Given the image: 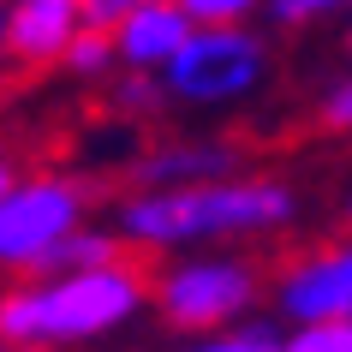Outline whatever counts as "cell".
<instances>
[{"label": "cell", "mask_w": 352, "mask_h": 352, "mask_svg": "<svg viewBox=\"0 0 352 352\" xmlns=\"http://www.w3.org/2000/svg\"><path fill=\"white\" fill-rule=\"evenodd\" d=\"M78 0H6V60L12 66H54L78 36Z\"/></svg>", "instance_id": "obj_9"}, {"label": "cell", "mask_w": 352, "mask_h": 352, "mask_svg": "<svg viewBox=\"0 0 352 352\" xmlns=\"http://www.w3.org/2000/svg\"><path fill=\"white\" fill-rule=\"evenodd\" d=\"M0 352H36V346H0Z\"/></svg>", "instance_id": "obj_21"}, {"label": "cell", "mask_w": 352, "mask_h": 352, "mask_svg": "<svg viewBox=\"0 0 352 352\" xmlns=\"http://www.w3.org/2000/svg\"><path fill=\"white\" fill-rule=\"evenodd\" d=\"M179 352H280V329L269 316H251V322L221 329V334H209V340H186Z\"/></svg>", "instance_id": "obj_13"}, {"label": "cell", "mask_w": 352, "mask_h": 352, "mask_svg": "<svg viewBox=\"0 0 352 352\" xmlns=\"http://www.w3.org/2000/svg\"><path fill=\"white\" fill-rule=\"evenodd\" d=\"M126 251H120V239H113V227L102 221H84L72 233V239L54 251V263L42 269V275H72V269H108V263H120Z\"/></svg>", "instance_id": "obj_10"}, {"label": "cell", "mask_w": 352, "mask_h": 352, "mask_svg": "<svg viewBox=\"0 0 352 352\" xmlns=\"http://www.w3.org/2000/svg\"><path fill=\"white\" fill-rule=\"evenodd\" d=\"M269 72H275V54H269V36L257 24H245V30H191L179 42V54L155 72V90H162L167 108L233 113L263 96Z\"/></svg>", "instance_id": "obj_5"}, {"label": "cell", "mask_w": 352, "mask_h": 352, "mask_svg": "<svg viewBox=\"0 0 352 352\" xmlns=\"http://www.w3.org/2000/svg\"><path fill=\"white\" fill-rule=\"evenodd\" d=\"M138 6H144V0H78V24H84V30H102V36H108L113 24L126 19V12H138Z\"/></svg>", "instance_id": "obj_18"}, {"label": "cell", "mask_w": 352, "mask_h": 352, "mask_svg": "<svg viewBox=\"0 0 352 352\" xmlns=\"http://www.w3.org/2000/svg\"><path fill=\"white\" fill-rule=\"evenodd\" d=\"M352 0H263V12H269V24H280V30H311V24L322 19H340Z\"/></svg>", "instance_id": "obj_15"}, {"label": "cell", "mask_w": 352, "mask_h": 352, "mask_svg": "<svg viewBox=\"0 0 352 352\" xmlns=\"http://www.w3.org/2000/svg\"><path fill=\"white\" fill-rule=\"evenodd\" d=\"M19 173H24V167H19V155H12V149L0 144V197H6V191L19 186Z\"/></svg>", "instance_id": "obj_19"}, {"label": "cell", "mask_w": 352, "mask_h": 352, "mask_svg": "<svg viewBox=\"0 0 352 352\" xmlns=\"http://www.w3.org/2000/svg\"><path fill=\"white\" fill-rule=\"evenodd\" d=\"M269 322L275 329H316V322H352V251L346 239H316L298 245L275 275L263 280Z\"/></svg>", "instance_id": "obj_6"}, {"label": "cell", "mask_w": 352, "mask_h": 352, "mask_svg": "<svg viewBox=\"0 0 352 352\" xmlns=\"http://www.w3.org/2000/svg\"><path fill=\"white\" fill-rule=\"evenodd\" d=\"M12 60H6V0H0V72H6Z\"/></svg>", "instance_id": "obj_20"}, {"label": "cell", "mask_w": 352, "mask_h": 352, "mask_svg": "<svg viewBox=\"0 0 352 352\" xmlns=\"http://www.w3.org/2000/svg\"><path fill=\"white\" fill-rule=\"evenodd\" d=\"M239 167H245V149L233 138H215V131L162 138L126 162V191H179V186H204V179H227Z\"/></svg>", "instance_id": "obj_7"}, {"label": "cell", "mask_w": 352, "mask_h": 352, "mask_svg": "<svg viewBox=\"0 0 352 352\" xmlns=\"http://www.w3.org/2000/svg\"><path fill=\"white\" fill-rule=\"evenodd\" d=\"M191 36L186 12L173 0H144L138 12L108 30V48H113V72H131V78H155L167 60L179 54V42Z\"/></svg>", "instance_id": "obj_8"}, {"label": "cell", "mask_w": 352, "mask_h": 352, "mask_svg": "<svg viewBox=\"0 0 352 352\" xmlns=\"http://www.w3.org/2000/svg\"><path fill=\"white\" fill-rule=\"evenodd\" d=\"M316 126H322V131H334V138H340V131L352 126V84H346V78H334L329 90L316 96Z\"/></svg>", "instance_id": "obj_17"}, {"label": "cell", "mask_w": 352, "mask_h": 352, "mask_svg": "<svg viewBox=\"0 0 352 352\" xmlns=\"http://www.w3.org/2000/svg\"><path fill=\"white\" fill-rule=\"evenodd\" d=\"M263 280H269V269L251 251H186L149 275V311L173 334L209 340V334L257 316Z\"/></svg>", "instance_id": "obj_3"}, {"label": "cell", "mask_w": 352, "mask_h": 352, "mask_svg": "<svg viewBox=\"0 0 352 352\" xmlns=\"http://www.w3.org/2000/svg\"><path fill=\"white\" fill-rule=\"evenodd\" d=\"M96 186L90 173L72 167H24L19 186L0 197V275L24 280L42 275L54 251L72 239L84 221H96Z\"/></svg>", "instance_id": "obj_4"}, {"label": "cell", "mask_w": 352, "mask_h": 352, "mask_svg": "<svg viewBox=\"0 0 352 352\" xmlns=\"http://www.w3.org/2000/svg\"><path fill=\"white\" fill-rule=\"evenodd\" d=\"M108 108H113V113H126V120H155L167 102H162V90H155V78L113 72V78H108Z\"/></svg>", "instance_id": "obj_14"}, {"label": "cell", "mask_w": 352, "mask_h": 352, "mask_svg": "<svg viewBox=\"0 0 352 352\" xmlns=\"http://www.w3.org/2000/svg\"><path fill=\"white\" fill-rule=\"evenodd\" d=\"M298 186L287 173L239 167L227 179L179 191H126L113 204V239L126 257H186V251H251L298 221Z\"/></svg>", "instance_id": "obj_1"}, {"label": "cell", "mask_w": 352, "mask_h": 352, "mask_svg": "<svg viewBox=\"0 0 352 352\" xmlns=\"http://www.w3.org/2000/svg\"><path fill=\"white\" fill-rule=\"evenodd\" d=\"M149 311V269L120 257L108 269H72V275H24L0 287V346L36 352H84L126 334Z\"/></svg>", "instance_id": "obj_2"}, {"label": "cell", "mask_w": 352, "mask_h": 352, "mask_svg": "<svg viewBox=\"0 0 352 352\" xmlns=\"http://www.w3.org/2000/svg\"><path fill=\"white\" fill-rule=\"evenodd\" d=\"M54 66H60L66 78H84V84H108V78H113V48H108L102 30H78Z\"/></svg>", "instance_id": "obj_11"}, {"label": "cell", "mask_w": 352, "mask_h": 352, "mask_svg": "<svg viewBox=\"0 0 352 352\" xmlns=\"http://www.w3.org/2000/svg\"><path fill=\"white\" fill-rule=\"evenodd\" d=\"M280 352H352V322H316V329H280Z\"/></svg>", "instance_id": "obj_16"}, {"label": "cell", "mask_w": 352, "mask_h": 352, "mask_svg": "<svg viewBox=\"0 0 352 352\" xmlns=\"http://www.w3.org/2000/svg\"><path fill=\"white\" fill-rule=\"evenodd\" d=\"M191 30H245L263 19V0H173Z\"/></svg>", "instance_id": "obj_12"}]
</instances>
